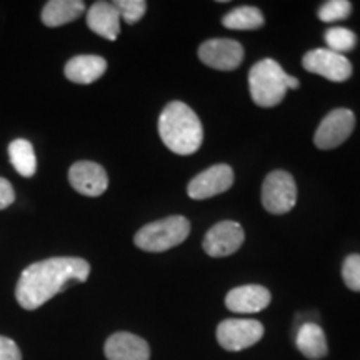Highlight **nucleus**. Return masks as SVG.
I'll list each match as a JSON object with an SVG mask.
<instances>
[{"mask_svg":"<svg viewBox=\"0 0 360 360\" xmlns=\"http://www.w3.org/2000/svg\"><path fill=\"white\" fill-rule=\"evenodd\" d=\"M70 186L87 197H98L109 187V177L102 165L96 162H75L69 170Z\"/></svg>","mask_w":360,"mask_h":360,"instance_id":"obj_12","label":"nucleus"},{"mask_svg":"<svg viewBox=\"0 0 360 360\" xmlns=\"http://www.w3.org/2000/svg\"><path fill=\"white\" fill-rule=\"evenodd\" d=\"M107 60L98 56L72 57L65 64V77L74 84L87 85L96 82L105 74Z\"/></svg>","mask_w":360,"mask_h":360,"instance_id":"obj_16","label":"nucleus"},{"mask_svg":"<svg viewBox=\"0 0 360 360\" xmlns=\"http://www.w3.org/2000/svg\"><path fill=\"white\" fill-rule=\"evenodd\" d=\"M159 134L169 150L179 155H191L197 152L204 141V127L199 117L184 102H170L162 110Z\"/></svg>","mask_w":360,"mask_h":360,"instance_id":"obj_2","label":"nucleus"},{"mask_svg":"<svg viewBox=\"0 0 360 360\" xmlns=\"http://www.w3.org/2000/svg\"><path fill=\"white\" fill-rule=\"evenodd\" d=\"M85 4L82 0H51L42 11V22L47 27L70 24L82 15Z\"/></svg>","mask_w":360,"mask_h":360,"instance_id":"obj_18","label":"nucleus"},{"mask_svg":"<svg viewBox=\"0 0 360 360\" xmlns=\"http://www.w3.org/2000/svg\"><path fill=\"white\" fill-rule=\"evenodd\" d=\"M323 39L328 45V51L342 53V56L345 52L354 51L355 45H357V35L345 27H332L323 35Z\"/></svg>","mask_w":360,"mask_h":360,"instance_id":"obj_21","label":"nucleus"},{"mask_svg":"<svg viewBox=\"0 0 360 360\" xmlns=\"http://www.w3.org/2000/svg\"><path fill=\"white\" fill-rule=\"evenodd\" d=\"M299 79L285 74L272 58H264L249 72V89L252 101L259 107L278 105L285 97L287 89H299Z\"/></svg>","mask_w":360,"mask_h":360,"instance_id":"obj_3","label":"nucleus"},{"mask_svg":"<svg viewBox=\"0 0 360 360\" xmlns=\"http://www.w3.org/2000/svg\"><path fill=\"white\" fill-rule=\"evenodd\" d=\"M302 65L305 70L322 75L332 82H345L352 75V64L349 58L328 49H315L307 52L302 58Z\"/></svg>","mask_w":360,"mask_h":360,"instance_id":"obj_7","label":"nucleus"},{"mask_svg":"<svg viewBox=\"0 0 360 360\" xmlns=\"http://www.w3.org/2000/svg\"><path fill=\"white\" fill-rule=\"evenodd\" d=\"M15 200V192H13L12 184L7 179L0 177V210L11 207Z\"/></svg>","mask_w":360,"mask_h":360,"instance_id":"obj_26","label":"nucleus"},{"mask_svg":"<svg viewBox=\"0 0 360 360\" xmlns=\"http://www.w3.org/2000/svg\"><path fill=\"white\" fill-rule=\"evenodd\" d=\"M217 342L229 352L249 349L264 337V326L254 319H227L217 327Z\"/></svg>","mask_w":360,"mask_h":360,"instance_id":"obj_6","label":"nucleus"},{"mask_svg":"<svg viewBox=\"0 0 360 360\" xmlns=\"http://www.w3.org/2000/svg\"><path fill=\"white\" fill-rule=\"evenodd\" d=\"M8 159L13 169L22 177H34L37 172V157H35L34 146L25 139H17L8 146Z\"/></svg>","mask_w":360,"mask_h":360,"instance_id":"obj_19","label":"nucleus"},{"mask_svg":"<svg viewBox=\"0 0 360 360\" xmlns=\"http://www.w3.org/2000/svg\"><path fill=\"white\" fill-rule=\"evenodd\" d=\"M342 278H344L347 289L360 292V255L352 254L344 260L342 265Z\"/></svg>","mask_w":360,"mask_h":360,"instance_id":"obj_24","label":"nucleus"},{"mask_svg":"<svg viewBox=\"0 0 360 360\" xmlns=\"http://www.w3.org/2000/svg\"><path fill=\"white\" fill-rule=\"evenodd\" d=\"M355 115L349 109H335L319 125L314 135L315 146L322 150H330L344 143L354 132Z\"/></svg>","mask_w":360,"mask_h":360,"instance_id":"obj_8","label":"nucleus"},{"mask_svg":"<svg viewBox=\"0 0 360 360\" xmlns=\"http://www.w3.org/2000/svg\"><path fill=\"white\" fill-rule=\"evenodd\" d=\"M295 345L299 352L310 360H321L327 355V339L322 327L315 322L300 326L295 335Z\"/></svg>","mask_w":360,"mask_h":360,"instance_id":"obj_17","label":"nucleus"},{"mask_svg":"<svg viewBox=\"0 0 360 360\" xmlns=\"http://www.w3.org/2000/svg\"><path fill=\"white\" fill-rule=\"evenodd\" d=\"M352 12V4L347 0H328L319 8V19L322 22H337L347 19Z\"/></svg>","mask_w":360,"mask_h":360,"instance_id":"obj_22","label":"nucleus"},{"mask_svg":"<svg viewBox=\"0 0 360 360\" xmlns=\"http://www.w3.org/2000/svg\"><path fill=\"white\" fill-rule=\"evenodd\" d=\"M114 6L120 13V19L127 24H135L143 17L147 11V4L143 0H117Z\"/></svg>","mask_w":360,"mask_h":360,"instance_id":"obj_23","label":"nucleus"},{"mask_svg":"<svg viewBox=\"0 0 360 360\" xmlns=\"http://www.w3.org/2000/svg\"><path fill=\"white\" fill-rule=\"evenodd\" d=\"M105 357L109 360H148L150 347L142 337L130 332H115L105 342L103 347Z\"/></svg>","mask_w":360,"mask_h":360,"instance_id":"obj_13","label":"nucleus"},{"mask_svg":"<svg viewBox=\"0 0 360 360\" xmlns=\"http://www.w3.org/2000/svg\"><path fill=\"white\" fill-rule=\"evenodd\" d=\"M245 240L244 229L233 220L215 224L204 238V250L210 257H227L240 249Z\"/></svg>","mask_w":360,"mask_h":360,"instance_id":"obj_9","label":"nucleus"},{"mask_svg":"<svg viewBox=\"0 0 360 360\" xmlns=\"http://www.w3.org/2000/svg\"><path fill=\"white\" fill-rule=\"evenodd\" d=\"M90 265L79 257H52L29 265L17 282L15 297L22 309L35 310L64 292L72 282H85Z\"/></svg>","mask_w":360,"mask_h":360,"instance_id":"obj_1","label":"nucleus"},{"mask_svg":"<svg viewBox=\"0 0 360 360\" xmlns=\"http://www.w3.org/2000/svg\"><path fill=\"white\" fill-rule=\"evenodd\" d=\"M222 24L232 30H255L264 25V15L257 7H237L224 17Z\"/></svg>","mask_w":360,"mask_h":360,"instance_id":"obj_20","label":"nucleus"},{"mask_svg":"<svg viewBox=\"0 0 360 360\" xmlns=\"http://www.w3.org/2000/svg\"><path fill=\"white\" fill-rule=\"evenodd\" d=\"M205 65L217 70H236L244 60V47L232 39H210L199 47Z\"/></svg>","mask_w":360,"mask_h":360,"instance_id":"obj_10","label":"nucleus"},{"mask_svg":"<svg viewBox=\"0 0 360 360\" xmlns=\"http://www.w3.org/2000/svg\"><path fill=\"white\" fill-rule=\"evenodd\" d=\"M0 360H22L19 345L4 335H0Z\"/></svg>","mask_w":360,"mask_h":360,"instance_id":"obj_25","label":"nucleus"},{"mask_svg":"<svg viewBox=\"0 0 360 360\" xmlns=\"http://www.w3.org/2000/svg\"><path fill=\"white\" fill-rule=\"evenodd\" d=\"M270 299L272 295L262 285H242L229 292L225 305L236 314H257L269 307Z\"/></svg>","mask_w":360,"mask_h":360,"instance_id":"obj_14","label":"nucleus"},{"mask_svg":"<svg viewBox=\"0 0 360 360\" xmlns=\"http://www.w3.org/2000/svg\"><path fill=\"white\" fill-rule=\"evenodd\" d=\"M232 184L233 170L225 164H217L200 172L197 177H193L188 184L187 192L191 199L204 200L229 191Z\"/></svg>","mask_w":360,"mask_h":360,"instance_id":"obj_11","label":"nucleus"},{"mask_svg":"<svg viewBox=\"0 0 360 360\" xmlns=\"http://www.w3.org/2000/svg\"><path fill=\"white\" fill-rule=\"evenodd\" d=\"M297 202L295 180L285 170H274L264 180L262 204L270 214L290 212Z\"/></svg>","mask_w":360,"mask_h":360,"instance_id":"obj_5","label":"nucleus"},{"mask_svg":"<svg viewBox=\"0 0 360 360\" xmlns=\"http://www.w3.org/2000/svg\"><path fill=\"white\" fill-rule=\"evenodd\" d=\"M188 233H191V222L182 215H172L143 225L135 233L134 242L139 249L146 252H165L182 244Z\"/></svg>","mask_w":360,"mask_h":360,"instance_id":"obj_4","label":"nucleus"},{"mask_svg":"<svg viewBox=\"0 0 360 360\" xmlns=\"http://www.w3.org/2000/svg\"><path fill=\"white\" fill-rule=\"evenodd\" d=\"M87 25L94 34L107 40H117L120 34V13L114 4L96 2L87 12Z\"/></svg>","mask_w":360,"mask_h":360,"instance_id":"obj_15","label":"nucleus"}]
</instances>
